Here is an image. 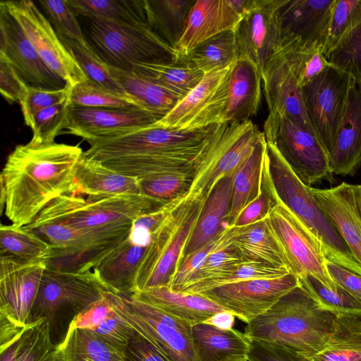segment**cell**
<instances>
[{
    "mask_svg": "<svg viewBox=\"0 0 361 361\" xmlns=\"http://www.w3.org/2000/svg\"><path fill=\"white\" fill-rule=\"evenodd\" d=\"M178 130L155 124L87 141L88 159L140 180L195 173L221 125Z\"/></svg>",
    "mask_w": 361,
    "mask_h": 361,
    "instance_id": "6da1fadb",
    "label": "cell"
},
{
    "mask_svg": "<svg viewBox=\"0 0 361 361\" xmlns=\"http://www.w3.org/2000/svg\"><path fill=\"white\" fill-rule=\"evenodd\" d=\"M83 153L78 145L55 142L15 147L0 175L1 210L13 225L30 224L52 200L73 193Z\"/></svg>",
    "mask_w": 361,
    "mask_h": 361,
    "instance_id": "7a4b0ae2",
    "label": "cell"
},
{
    "mask_svg": "<svg viewBox=\"0 0 361 361\" xmlns=\"http://www.w3.org/2000/svg\"><path fill=\"white\" fill-rule=\"evenodd\" d=\"M337 316L299 285L247 323L244 334L249 338L276 342L312 357L328 342Z\"/></svg>",
    "mask_w": 361,
    "mask_h": 361,
    "instance_id": "3957f363",
    "label": "cell"
},
{
    "mask_svg": "<svg viewBox=\"0 0 361 361\" xmlns=\"http://www.w3.org/2000/svg\"><path fill=\"white\" fill-rule=\"evenodd\" d=\"M109 291L93 270L72 273L46 268L28 325L45 319L51 343L62 348L77 317Z\"/></svg>",
    "mask_w": 361,
    "mask_h": 361,
    "instance_id": "277c9868",
    "label": "cell"
},
{
    "mask_svg": "<svg viewBox=\"0 0 361 361\" xmlns=\"http://www.w3.org/2000/svg\"><path fill=\"white\" fill-rule=\"evenodd\" d=\"M267 163L279 198L314 238L325 258L361 274V266L316 203L311 187L298 178L276 146L269 142H267Z\"/></svg>",
    "mask_w": 361,
    "mask_h": 361,
    "instance_id": "5b68a950",
    "label": "cell"
},
{
    "mask_svg": "<svg viewBox=\"0 0 361 361\" xmlns=\"http://www.w3.org/2000/svg\"><path fill=\"white\" fill-rule=\"evenodd\" d=\"M58 202L66 219L102 243L118 246L140 216L166 204L144 194L86 197L63 195Z\"/></svg>",
    "mask_w": 361,
    "mask_h": 361,
    "instance_id": "8992f818",
    "label": "cell"
},
{
    "mask_svg": "<svg viewBox=\"0 0 361 361\" xmlns=\"http://www.w3.org/2000/svg\"><path fill=\"white\" fill-rule=\"evenodd\" d=\"M90 20L89 35L94 49L111 66L132 71L136 64L175 63L180 59L176 48L159 37L149 23Z\"/></svg>",
    "mask_w": 361,
    "mask_h": 361,
    "instance_id": "52a82bcc",
    "label": "cell"
},
{
    "mask_svg": "<svg viewBox=\"0 0 361 361\" xmlns=\"http://www.w3.org/2000/svg\"><path fill=\"white\" fill-rule=\"evenodd\" d=\"M312 51L315 50L303 47L298 39L286 40L267 63L262 75L269 111L264 125V135L283 117L313 131L305 109L300 84L305 61Z\"/></svg>",
    "mask_w": 361,
    "mask_h": 361,
    "instance_id": "ba28073f",
    "label": "cell"
},
{
    "mask_svg": "<svg viewBox=\"0 0 361 361\" xmlns=\"http://www.w3.org/2000/svg\"><path fill=\"white\" fill-rule=\"evenodd\" d=\"M204 204L200 201L174 207L152 234L137 270L136 292L170 287Z\"/></svg>",
    "mask_w": 361,
    "mask_h": 361,
    "instance_id": "9c48e42d",
    "label": "cell"
},
{
    "mask_svg": "<svg viewBox=\"0 0 361 361\" xmlns=\"http://www.w3.org/2000/svg\"><path fill=\"white\" fill-rule=\"evenodd\" d=\"M265 137L251 120L223 123L199 164L179 203L205 202L217 182L237 169Z\"/></svg>",
    "mask_w": 361,
    "mask_h": 361,
    "instance_id": "30bf717a",
    "label": "cell"
},
{
    "mask_svg": "<svg viewBox=\"0 0 361 361\" xmlns=\"http://www.w3.org/2000/svg\"><path fill=\"white\" fill-rule=\"evenodd\" d=\"M111 296L117 312L169 361H200L192 324L135 298Z\"/></svg>",
    "mask_w": 361,
    "mask_h": 361,
    "instance_id": "8fae6325",
    "label": "cell"
},
{
    "mask_svg": "<svg viewBox=\"0 0 361 361\" xmlns=\"http://www.w3.org/2000/svg\"><path fill=\"white\" fill-rule=\"evenodd\" d=\"M354 82L349 74L329 63L302 86L307 118L327 156L334 146Z\"/></svg>",
    "mask_w": 361,
    "mask_h": 361,
    "instance_id": "7c38bea8",
    "label": "cell"
},
{
    "mask_svg": "<svg viewBox=\"0 0 361 361\" xmlns=\"http://www.w3.org/2000/svg\"><path fill=\"white\" fill-rule=\"evenodd\" d=\"M265 173L275 200L268 215L271 228L288 262L290 271L298 278L311 275L329 287L337 285L330 277L321 247L310 233L279 198L268 165Z\"/></svg>",
    "mask_w": 361,
    "mask_h": 361,
    "instance_id": "4fadbf2b",
    "label": "cell"
},
{
    "mask_svg": "<svg viewBox=\"0 0 361 361\" xmlns=\"http://www.w3.org/2000/svg\"><path fill=\"white\" fill-rule=\"evenodd\" d=\"M273 142L298 178L311 187L322 181H334L327 154L315 133L300 123L282 118L264 135Z\"/></svg>",
    "mask_w": 361,
    "mask_h": 361,
    "instance_id": "5bb4252c",
    "label": "cell"
},
{
    "mask_svg": "<svg viewBox=\"0 0 361 361\" xmlns=\"http://www.w3.org/2000/svg\"><path fill=\"white\" fill-rule=\"evenodd\" d=\"M233 65L205 74L199 84L155 125L178 130H193L224 123Z\"/></svg>",
    "mask_w": 361,
    "mask_h": 361,
    "instance_id": "9a60e30c",
    "label": "cell"
},
{
    "mask_svg": "<svg viewBox=\"0 0 361 361\" xmlns=\"http://www.w3.org/2000/svg\"><path fill=\"white\" fill-rule=\"evenodd\" d=\"M46 65L71 86L87 78L49 20L29 0L4 1Z\"/></svg>",
    "mask_w": 361,
    "mask_h": 361,
    "instance_id": "2e32d148",
    "label": "cell"
},
{
    "mask_svg": "<svg viewBox=\"0 0 361 361\" xmlns=\"http://www.w3.org/2000/svg\"><path fill=\"white\" fill-rule=\"evenodd\" d=\"M298 286V278L289 273L276 279L226 284L199 295L209 298L247 324Z\"/></svg>",
    "mask_w": 361,
    "mask_h": 361,
    "instance_id": "e0dca14e",
    "label": "cell"
},
{
    "mask_svg": "<svg viewBox=\"0 0 361 361\" xmlns=\"http://www.w3.org/2000/svg\"><path fill=\"white\" fill-rule=\"evenodd\" d=\"M282 0H255L234 30L238 59L251 61L262 75L283 37L279 18Z\"/></svg>",
    "mask_w": 361,
    "mask_h": 361,
    "instance_id": "ac0fdd59",
    "label": "cell"
},
{
    "mask_svg": "<svg viewBox=\"0 0 361 361\" xmlns=\"http://www.w3.org/2000/svg\"><path fill=\"white\" fill-rule=\"evenodd\" d=\"M46 264L0 257V323L23 328L37 298Z\"/></svg>",
    "mask_w": 361,
    "mask_h": 361,
    "instance_id": "d6986e66",
    "label": "cell"
},
{
    "mask_svg": "<svg viewBox=\"0 0 361 361\" xmlns=\"http://www.w3.org/2000/svg\"><path fill=\"white\" fill-rule=\"evenodd\" d=\"M0 56L28 87L58 90L66 84L43 61L4 1L0 4Z\"/></svg>",
    "mask_w": 361,
    "mask_h": 361,
    "instance_id": "ffe728a7",
    "label": "cell"
},
{
    "mask_svg": "<svg viewBox=\"0 0 361 361\" xmlns=\"http://www.w3.org/2000/svg\"><path fill=\"white\" fill-rule=\"evenodd\" d=\"M160 119L145 109L70 106L65 129L87 142L151 126Z\"/></svg>",
    "mask_w": 361,
    "mask_h": 361,
    "instance_id": "44dd1931",
    "label": "cell"
},
{
    "mask_svg": "<svg viewBox=\"0 0 361 361\" xmlns=\"http://www.w3.org/2000/svg\"><path fill=\"white\" fill-rule=\"evenodd\" d=\"M313 197L361 266V185L310 188Z\"/></svg>",
    "mask_w": 361,
    "mask_h": 361,
    "instance_id": "7402d4cb",
    "label": "cell"
},
{
    "mask_svg": "<svg viewBox=\"0 0 361 361\" xmlns=\"http://www.w3.org/2000/svg\"><path fill=\"white\" fill-rule=\"evenodd\" d=\"M336 0H282L279 18L283 42L298 39L322 51Z\"/></svg>",
    "mask_w": 361,
    "mask_h": 361,
    "instance_id": "603a6c76",
    "label": "cell"
},
{
    "mask_svg": "<svg viewBox=\"0 0 361 361\" xmlns=\"http://www.w3.org/2000/svg\"><path fill=\"white\" fill-rule=\"evenodd\" d=\"M242 18L231 0L195 1L176 46L178 55L184 56L212 37L234 30Z\"/></svg>",
    "mask_w": 361,
    "mask_h": 361,
    "instance_id": "cb8c5ba5",
    "label": "cell"
},
{
    "mask_svg": "<svg viewBox=\"0 0 361 361\" xmlns=\"http://www.w3.org/2000/svg\"><path fill=\"white\" fill-rule=\"evenodd\" d=\"M333 174L353 176L361 166V82L355 80L334 146L328 154Z\"/></svg>",
    "mask_w": 361,
    "mask_h": 361,
    "instance_id": "d4e9b609",
    "label": "cell"
},
{
    "mask_svg": "<svg viewBox=\"0 0 361 361\" xmlns=\"http://www.w3.org/2000/svg\"><path fill=\"white\" fill-rule=\"evenodd\" d=\"M0 361H67L62 348L53 345L47 321L0 333Z\"/></svg>",
    "mask_w": 361,
    "mask_h": 361,
    "instance_id": "484cf974",
    "label": "cell"
},
{
    "mask_svg": "<svg viewBox=\"0 0 361 361\" xmlns=\"http://www.w3.org/2000/svg\"><path fill=\"white\" fill-rule=\"evenodd\" d=\"M237 169L221 178L206 199L182 253L180 264L189 255L212 241L228 227L226 221Z\"/></svg>",
    "mask_w": 361,
    "mask_h": 361,
    "instance_id": "4316f807",
    "label": "cell"
},
{
    "mask_svg": "<svg viewBox=\"0 0 361 361\" xmlns=\"http://www.w3.org/2000/svg\"><path fill=\"white\" fill-rule=\"evenodd\" d=\"M262 83V75L251 61L245 59L235 61L229 77L224 123L244 122L257 114Z\"/></svg>",
    "mask_w": 361,
    "mask_h": 361,
    "instance_id": "83f0119b",
    "label": "cell"
},
{
    "mask_svg": "<svg viewBox=\"0 0 361 361\" xmlns=\"http://www.w3.org/2000/svg\"><path fill=\"white\" fill-rule=\"evenodd\" d=\"M130 298L148 303L192 325L206 322L215 314L227 311L203 295L176 292L166 286L136 292Z\"/></svg>",
    "mask_w": 361,
    "mask_h": 361,
    "instance_id": "f1b7e54d",
    "label": "cell"
},
{
    "mask_svg": "<svg viewBox=\"0 0 361 361\" xmlns=\"http://www.w3.org/2000/svg\"><path fill=\"white\" fill-rule=\"evenodd\" d=\"M147 249L127 237L92 270L111 292L129 298L136 292L137 273Z\"/></svg>",
    "mask_w": 361,
    "mask_h": 361,
    "instance_id": "f546056e",
    "label": "cell"
},
{
    "mask_svg": "<svg viewBox=\"0 0 361 361\" xmlns=\"http://www.w3.org/2000/svg\"><path fill=\"white\" fill-rule=\"evenodd\" d=\"M142 194L140 180L87 159L79 161L73 193L75 196H110Z\"/></svg>",
    "mask_w": 361,
    "mask_h": 361,
    "instance_id": "4dcf8cb0",
    "label": "cell"
},
{
    "mask_svg": "<svg viewBox=\"0 0 361 361\" xmlns=\"http://www.w3.org/2000/svg\"><path fill=\"white\" fill-rule=\"evenodd\" d=\"M192 336L200 361L247 360L250 338L236 329H222L202 322L192 325Z\"/></svg>",
    "mask_w": 361,
    "mask_h": 361,
    "instance_id": "1f68e13d",
    "label": "cell"
},
{
    "mask_svg": "<svg viewBox=\"0 0 361 361\" xmlns=\"http://www.w3.org/2000/svg\"><path fill=\"white\" fill-rule=\"evenodd\" d=\"M109 291L74 322L72 327L90 331L101 339L121 351L128 343L133 328L116 310Z\"/></svg>",
    "mask_w": 361,
    "mask_h": 361,
    "instance_id": "d6a6232c",
    "label": "cell"
},
{
    "mask_svg": "<svg viewBox=\"0 0 361 361\" xmlns=\"http://www.w3.org/2000/svg\"><path fill=\"white\" fill-rule=\"evenodd\" d=\"M267 152V142L264 137L238 167L234 178L230 212L226 221L228 227L234 226L238 216L243 209L262 193Z\"/></svg>",
    "mask_w": 361,
    "mask_h": 361,
    "instance_id": "836d02e7",
    "label": "cell"
},
{
    "mask_svg": "<svg viewBox=\"0 0 361 361\" xmlns=\"http://www.w3.org/2000/svg\"><path fill=\"white\" fill-rule=\"evenodd\" d=\"M231 245L244 261L283 267L290 271L284 252L271 228L268 216L246 226L235 237Z\"/></svg>",
    "mask_w": 361,
    "mask_h": 361,
    "instance_id": "e575fe53",
    "label": "cell"
},
{
    "mask_svg": "<svg viewBox=\"0 0 361 361\" xmlns=\"http://www.w3.org/2000/svg\"><path fill=\"white\" fill-rule=\"evenodd\" d=\"M109 69L123 92L133 97L142 109L159 119L167 115L183 98L133 71L110 65Z\"/></svg>",
    "mask_w": 361,
    "mask_h": 361,
    "instance_id": "d590c367",
    "label": "cell"
},
{
    "mask_svg": "<svg viewBox=\"0 0 361 361\" xmlns=\"http://www.w3.org/2000/svg\"><path fill=\"white\" fill-rule=\"evenodd\" d=\"M313 361H361V315L340 314L324 347Z\"/></svg>",
    "mask_w": 361,
    "mask_h": 361,
    "instance_id": "8d00e7d4",
    "label": "cell"
},
{
    "mask_svg": "<svg viewBox=\"0 0 361 361\" xmlns=\"http://www.w3.org/2000/svg\"><path fill=\"white\" fill-rule=\"evenodd\" d=\"M238 59L234 30L219 34L180 59L204 75L232 66Z\"/></svg>",
    "mask_w": 361,
    "mask_h": 361,
    "instance_id": "74e56055",
    "label": "cell"
},
{
    "mask_svg": "<svg viewBox=\"0 0 361 361\" xmlns=\"http://www.w3.org/2000/svg\"><path fill=\"white\" fill-rule=\"evenodd\" d=\"M195 1L145 0L149 23L154 32L176 48Z\"/></svg>",
    "mask_w": 361,
    "mask_h": 361,
    "instance_id": "f35d334b",
    "label": "cell"
},
{
    "mask_svg": "<svg viewBox=\"0 0 361 361\" xmlns=\"http://www.w3.org/2000/svg\"><path fill=\"white\" fill-rule=\"evenodd\" d=\"M75 15L128 23H149L145 0H67Z\"/></svg>",
    "mask_w": 361,
    "mask_h": 361,
    "instance_id": "ab89813d",
    "label": "cell"
},
{
    "mask_svg": "<svg viewBox=\"0 0 361 361\" xmlns=\"http://www.w3.org/2000/svg\"><path fill=\"white\" fill-rule=\"evenodd\" d=\"M132 71L181 97L192 90L204 75L181 59L175 63L136 64Z\"/></svg>",
    "mask_w": 361,
    "mask_h": 361,
    "instance_id": "60d3db41",
    "label": "cell"
},
{
    "mask_svg": "<svg viewBox=\"0 0 361 361\" xmlns=\"http://www.w3.org/2000/svg\"><path fill=\"white\" fill-rule=\"evenodd\" d=\"M245 262L230 245L209 255L196 270L190 282L180 293L199 294L211 289L218 281L235 270Z\"/></svg>",
    "mask_w": 361,
    "mask_h": 361,
    "instance_id": "b9f144b4",
    "label": "cell"
},
{
    "mask_svg": "<svg viewBox=\"0 0 361 361\" xmlns=\"http://www.w3.org/2000/svg\"><path fill=\"white\" fill-rule=\"evenodd\" d=\"M49 252V245L24 226L1 224L0 257L32 262L44 260Z\"/></svg>",
    "mask_w": 361,
    "mask_h": 361,
    "instance_id": "7bdbcfd3",
    "label": "cell"
},
{
    "mask_svg": "<svg viewBox=\"0 0 361 361\" xmlns=\"http://www.w3.org/2000/svg\"><path fill=\"white\" fill-rule=\"evenodd\" d=\"M62 349L67 361H123L121 351L80 327L71 328Z\"/></svg>",
    "mask_w": 361,
    "mask_h": 361,
    "instance_id": "ee69618b",
    "label": "cell"
},
{
    "mask_svg": "<svg viewBox=\"0 0 361 361\" xmlns=\"http://www.w3.org/2000/svg\"><path fill=\"white\" fill-rule=\"evenodd\" d=\"M61 39L87 78L113 92L126 94L112 76L109 65L87 41L82 43L65 38Z\"/></svg>",
    "mask_w": 361,
    "mask_h": 361,
    "instance_id": "f6af8a7d",
    "label": "cell"
},
{
    "mask_svg": "<svg viewBox=\"0 0 361 361\" xmlns=\"http://www.w3.org/2000/svg\"><path fill=\"white\" fill-rule=\"evenodd\" d=\"M299 285L323 308L336 314L361 315V302L338 286L329 287L311 275L298 278Z\"/></svg>",
    "mask_w": 361,
    "mask_h": 361,
    "instance_id": "bcb514c9",
    "label": "cell"
},
{
    "mask_svg": "<svg viewBox=\"0 0 361 361\" xmlns=\"http://www.w3.org/2000/svg\"><path fill=\"white\" fill-rule=\"evenodd\" d=\"M69 101L71 105L85 107L141 108L133 97L108 90L89 78L72 86Z\"/></svg>",
    "mask_w": 361,
    "mask_h": 361,
    "instance_id": "7dc6e473",
    "label": "cell"
},
{
    "mask_svg": "<svg viewBox=\"0 0 361 361\" xmlns=\"http://www.w3.org/2000/svg\"><path fill=\"white\" fill-rule=\"evenodd\" d=\"M245 227H226L212 241L186 257L178 266L169 288L173 291L180 292L190 282L197 268L209 255L231 245L235 237Z\"/></svg>",
    "mask_w": 361,
    "mask_h": 361,
    "instance_id": "c3c4849f",
    "label": "cell"
},
{
    "mask_svg": "<svg viewBox=\"0 0 361 361\" xmlns=\"http://www.w3.org/2000/svg\"><path fill=\"white\" fill-rule=\"evenodd\" d=\"M361 21V0H336L323 47L326 56Z\"/></svg>",
    "mask_w": 361,
    "mask_h": 361,
    "instance_id": "681fc988",
    "label": "cell"
},
{
    "mask_svg": "<svg viewBox=\"0 0 361 361\" xmlns=\"http://www.w3.org/2000/svg\"><path fill=\"white\" fill-rule=\"evenodd\" d=\"M69 98L37 112L32 118L30 128L34 144H50L66 125L70 109Z\"/></svg>",
    "mask_w": 361,
    "mask_h": 361,
    "instance_id": "f907efd6",
    "label": "cell"
},
{
    "mask_svg": "<svg viewBox=\"0 0 361 361\" xmlns=\"http://www.w3.org/2000/svg\"><path fill=\"white\" fill-rule=\"evenodd\" d=\"M328 62L361 82V21L326 56Z\"/></svg>",
    "mask_w": 361,
    "mask_h": 361,
    "instance_id": "816d5d0a",
    "label": "cell"
},
{
    "mask_svg": "<svg viewBox=\"0 0 361 361\" xmlns=\"http://www.w3.org/2000/svg\"><path fill=\"white\" fill-rule=\"evenodd\" d=\"M46 12L60 38L85 42L87 40L75 17V13L66 1L49 0L39 2Z\"/></svg>",
    "mask_w": 361,
    "mask_h": 361,
    "instance_id": "f5cc1de1",
    "label": "cell"
},
{
    "mask_svg": "<svg viewBox=\"0 0 361 361\" xmlns=\"http://www.w3.org/2000/svg\"><path fill=\"white\" fill-rule=\"evenodd\" d=\"M194 174L180 173L140 180L142 192L164 203L169 202L188 191Z\"/></svg>",
    "mask_w": 361,
    "mask_h": 361,
    "instance_id": "db71d44e",
    "label": "cell"
},
{
    "mask_svg": "<svg viewBox=\"0 0 361 361\" xmlns=\"http://www.w3.org/2000/svg\"><path fill=\"white\" fill-rule=\"evenodd\" d=\"M71 87L68 83L58 90L28 87L25 95L20 102L25 124L30 127L33 116L37 112L67 100Z\"/></svg>",
    "mask_w": 361,
    "mask_h": 361,
    "instance_id": "11a10c76",
    "label": "cell"
},
{
    "mask_svg": "<svg viewBox=\"0 0 361 361\" xmlns=\"http://www.w3.org/2000/svg\"><path fill=\"white\" fill-rule=\"evenodd\" d=\"M247 361H313L295 350L276 342L250 338Z\"/></svg>",
    "mask_w": 361,
    "mask_h": 361,
    "instance_id": "9f6ffc18",
    "label": "cell"
},
{
    "mask_svg": "<svg viewBox=\"0 0 361 361\" xmlns=\"http://www.w3.org/2000/svg\"><path fill=\"white\" fill-rule=\"evenodd\" d=\"M289 273L291 272L283 267L261 262L245 261L240 264L232 273L216 281L211 289L226 284L249 280L276 279Z\"/></svg>",
    "mask_w": 361,
    "mask_h": 361,
    "instance_id": "6f0895ef",
    "label": "cell"
},
{
    "mask_svg": "<svg viewBox=\"0 0 361 361\" xmlns=\"http://www.w3.org/2000/svg\"><path fill=\"white\" fill-rule=\"evenodd\" d=\"M274 204L275 200L263 170L262 193L243 209L238 216L234 226H247L265 219L268 216Z\"/></svg>",
    "mask_w": 361,
    "mask_h": 361,
    "instance_id": "680465c9",
    "label": "cell"
},
{
    "mask_svg": "<svg viewBox=\"0 0 361 361\" xmlns=\"http://www.w3.org/2000/svg\"><path fill=\"white\" fill-rule=\"evenodd\" d=\"M121 353L123 361H169L155 345L135 329Z\"/></svg>",
    "mask_w": 361,
    "mask_h": 361,
    "instance_id": "91938a15",
    "label": "cell"
},
{
    "mask_svg": "<svg viewBox=\"0 0 361 361\" xmlns=\"http://www.w3.org/2000/svg\"><path fill=\"white\" fill-rule=\"evenodd\" d=\"M27 89L28 86L13 68L0 56V91L2 97L9 103H20Z\"/></svg>",
    "mask_w": 361,
    "mask_h": 361,
    "instance_id": "94428289",
    "label": "cell"
},
{
    "mask_svg": "<svg viewBox=\"0 0 361 361\" xmlns=\"http://www.w3.org/2000/svg\"><path fill=\"white\" fill-rule=\"evenodd\" d=\"M328 273L336 285L361 302V274L326 259Z\"/></svg>",
    "mask_w": 361,
    "mask_h": 361,
    "instance_id": "6125c7cd",
    "label": "cell"
},
{
    "mask_svg": "<svg viewBox=\"0 0 361 361\" xmlns=\"http://www.w3.org/2000/svg\"><path fill=\"white\" fill-rule=\"evenodd\" d=\"M329 62L320 50L310 52L305 61V67L302 73L301 87L321 72Z\"/></svg>",
    "mask_w": 361,
    "mask_h": 361,
    "instance_id": "be15d7a7",
    "label": "cell"
},
{
    "mask_svg": "<svg viewBox=\"0 0 361 361\" xmlns=\"http://www.w3.org/2000/svg\"><path fill=\"white\" fill-rule=\"evenodd\" d=\"M235 316L228 311H223L213 315L206 322L222 329H232Z\"/></svg>",
    "mask_w": 361,
    "mask_h": 361,
    "instance_id": "e7e4bbea",
    "label": "cell"
},
{
    "mask_svg": "<svg viewBox=\"0 0 361 361\" xmlns=\"http://www.w3.org/2000/svg\"><path fill=\"white\" fill-rule=\"evenodd\" d=\"M240 361H247V360H240Z\"/></svg>",
    "mask_w": 361,
    "mask_h": 361,
    "instance_id": "03108f58",
    "label": "cell"
}]
</instances>
